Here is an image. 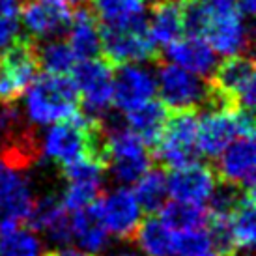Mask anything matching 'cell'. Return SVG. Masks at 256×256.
Returning a JSON list of instances; mask_svg holds the SVG:
<instances>
[{"instance_id": "1", "label": "cell", "mask_w": 256, "mask_h": 256, "mask_svg": "<svg viewBox=\"0 0 256 256\" xmlns=\"http://www.w3.org/2000/svg\"><path fill=\"white\" fill-rule=\"evenodd\" d=\"M21 98L22 114L34 128L66 120L80 108L77 86L68 75H36Z\"/></svg>"}, {"instance_id": "2", "label": "cell", "mask_w": 256, "mask_h": 256, "mask_svg": "<svg viewBox=\"0 0 256 256\" xmlns=\"http://www.w3.org/2000/svg\"><path fill=\"white\" fill-rule=\"evenodd\" d=\"M156 82L159 101L168 108V112H196L212 110L214 107V88L210 80L187 72L174 64L156 62Z\"/></svg>"}, {"instance_id": "3", "label": "cell", "mask_w": 256, "mask_h": 256, "mask_svg": "<svg viewBox=\"0 0 256 256\" xmlns=\"http://www.w3.org/2000/svg\"><path fill=\"white\" fill-rule=\"evenodd\" d=\"M238 136H254V118L252 110L247 108H220L208 110L198 118V142L200 156L217 159L220 152Z\"/></svg>"}, {"instance_id": "4", "label": "cell", "mask_w": 256, "mask_h": 256, "mask_svg": "<svg viewBox=\"0 0 256 256\" xmlns=\"http://www.w3.org/2000/svg\"><path fill=\"white\" fill-rule=\"evenodd\" d=\"M38 72L36 42L28 36H17L0 50V101L21 100Z\"/></svg>"}, {"instance_id": "5", "label": "cell", "mask_w": 256, "mask_h": 256, "mask_svg": "<svg viewBox=\"0 0 256 256\" xmlns=\"http://www.w3.org/2000/svg\"><path fill=\"white\" fill-rule=\"evenodd\" d=\"M198 116L196 112H170L154 157L168 168H180L198 161Z\"/></svg>"}, {"instance_id": "6", "label": "cell", "mask_w": 256, "mask_h": 256, "mask_svg": "<svg viewBox=\"0 0 256 256\" xmlns=\"http://www.w3.org/2000/svg\"><path fill=\"white\" fill-rule=\"evenodd\" d=\"M78 90L82 112L100 120L112 108V66L103 56L78 60L70 72Z\"/></svg>"}, {"instance_id": "7", "label": "cell", "mask_w": 256, "mask_h": 256, "mask_svg": "<svg viewBox=\"0 0 256 256\" xmlns=\"http://www.w3.org/2000/svg\"><path fill=\"white\" fill-rule=\"evenodd\" d=\"M208 80L234 108L252 110L256 101V84L254 60L250 54L226 56L224 62L217 64Z\"/></svg>"}, {"instance_id": "8", "label": "cell", "mask_w": 256, "mask_h": 256, "mask_svg": "<svg viewBox=\"0 0 256 256\" xmlns=\"http://www.w3.org/2000/svg\"><path fill=\"white\" fill-rule=\"evenodd\" d=\"M112 68V105L118 110L129 112L146 101L154 100L157 94V82L152 66L128 62Z\"/></svg>"}, {"instance_id": "9", "label": "cell", "mask_w": 256, "mask_h": 256, "mask_svg": "<svg viewBox=\"0 0 256 256\" xmlns=\"http://www.w3.org/2000/svg\"><path fill=\"white\" fill-rule=\"evenodd\" d=\"M34 198L28 172L0 159V226L26 222Z\"/></svg>"}, {"instance_id": "10", "label": "cell", "mask_w": 256, "mask_h": 256, "mask_svg": "<svg viewBox=\"0 0 256 256\" xmlns=\"http://www.w3.org/2000/svg\"><path fill=\"white\" fill-rule=\"evenodd\" d=\"M72 4L68 0H28L21 10V24L34 42L64 38L72 22Z\"/></svg>"}, {"instance_id": "11", "label": "cell", "mask_w": 256, "mask_h": 256, "mask_svg": "<svg viewBox=\"0 0 256 256\" xmlns=\"http://www.w3.org/2000/svg\"><path fill=\"white\" fill-rule=\"evenodd\" d=\"M101 56L110 66L142 62L156 64L159 62V49L150 42L146 32L124 28L101 26Z\"/></svg>"}, {"instance_id": "12", "label": "cell", "mask_w": 256, "mask_h": 256, "mask_svg": "<svg viewBox=\"0 0 256 256\" xmlns=\"http://www.w3.org/2000/svg\"><path fill=\"white\" fill-rule=\"evenodd\" d=\"M26 224L38 234H43L50 245L66 247L72 243V220L56 192H45L34 198Z\"/></svg>"}, {"instance_id": "13", "label": "cell", "mask_w": 256, "mask_h": 256, "mask_svg": "<svg viewBox=\"0 0 256 256\" xmlns=\"http://www.w3.org/2000/svg\"><path fill=\"white\" fill-rule=\"evenodd\" d=\"M98 206L108 232L120 238L122 242H131L142 220V210L133 191H129L128 187H116L98 200Z\"/></svg>"}, {"instance_id": "14", "label": "cell", "mask_w": 256, "mask_h": 256, "mask_svg": "<svg viewBox=\"0 0 256 256\" xmlns=\"http://www.w3.org/2000/svg\"><path fill=\"white\" fill-rule=\"evenodd\" d=\"M204 40L217 54H222V56L250 54L252 32H250L249 22L242 19L234 10H228V12L214 10V17L204 34Z\"/></svg>"}, {"instance_id": "15", "label": "cell", "mask_w": 256, "mask_h": 256, "mask_svg": "<svg viewBox=\"0 0 256 256\" xmlns=\"http://www.w3.org/2000/svg\"><path fill=\"white\" fill-rule=\"evenodd\" d=\"M217 185L215 170L194 161L180 168H172L166 176V189L174 200L204 206Z\"/></svg>"}, {"instance_id": "16", "label": "cell", "mask_w": 256, "mask_h": 256, "mask_svg": "<svg viewBox=\"0 0 256 256\" xmlns=\"http://www.w3.org/2000/svg\"><path fill=\"white\" fill-rule=\"evenodd\" d=\"M254 136H238L220 152L215 164L217 180L242 189H254Z\"/></svg>"}, {"instance_id": "17", "label": "cell", "mask_w": 256, "mask_h": 256, "mask_svg": "<svg viewBox=\"0 0 256 256\" xmlns=\"http://www.w3.org/2000/svg\"><path fill=\"white\" fill-rule=\"evenodd\" d=\"M159 58H164L168 64L180 66L187 72L194 73L198 77L210 78L217 68V52L204 38H180L170 45L159 50Z\"/></svg>"}, {"instance_id": "18", "label": "cell", "mask_w": 256, "mask_h": 256, "mask_svg": "<svg viewBox=\"0 0 256 256\" xmlns=\"http://www.w3.org/2000/svg\"><path fill=\"white\" fill-rule=\"evenodd\" d=\"M68 43L77 62L101 56V24L92 6H77L72 14Z\"/></svg>"}, {"instance_id": "19", "label": "cell", "mask_w": 256, "mask_h": 256, "mask_svg": "<svg viewBox=\"0 0 256 256\" xmlns=\"http://www.w3.org/2000/svg\"><path fill=\"white\" fill-rule=\"evenodd\" d=\"M70 220H72V242L77 243L80 250L98 254L107 249L108 230L101 219L98 200L90 206L73 212V215H70Z\"/></svg>"}, {"instance_id": "20", "label": "cell", "mask_w": 256, "mask_h": 256, "mask_svg": "<svg viewBox=\"0 0 256 256\" xmlns=\"http://www.w3.org/2000/svg\"><path fill=\"white\" fill-rule=\"evenodd\" d=\"M94 12L101 26L146 32L144 0H94Z\"/></svg>"}, {"instance_id": "21", "label": "cell", "mask_w": 256, "mask_h": 256, "mask_svg": "<svg viewBox=\"0 0 256 256\" xmlns=\"http://www.w3.org/2000/svg\"><path fill=\"white\" fill-rule=\"evenodd\" d=\"M168 108L159 100H150L140 107L126 112V126L133 131L150 150H154L163 135L166 120H168Z\"/></svg>"}, {"instance_id": "22", "label": "cell", "mask_w": 256, "mask_h": 256, "mask_svg": "<svg viewBox=\"0 0 256 256\" xmlns=\"http://www.w3.org/2000/svg\"><path fill=\"white\" fill-rule=\"evenodd\" d=\"M184 34L178 2L150 4V15H146V36L156 49H163Z\"/></svg>"}, {"instance_id": "23", "label": "cell", "mask_w": 256, "mask_h": 256, "mask_svg": "<svg viewBox=\"0 0 256 256\" xmlns=\"http://www.w3.org/2000/svg\"><path fill=\"white\" fill-rule=\"evenodd\" d=\"M133 240L146 256H174V230L156 215L140 220Z\"/></svg>"}, {"instance_id": "24", "label": "cell", "mask_w": 256, "mask_h": 256, "mask_svg": "<svg viewBox=\"0 0 256 256\" xmlns=\"http://www.w3.org/2000/svg\"><path fill=\"white\" fill-rule=\"evenodd\" d=\"M230 228L238 252H252L256 242L254 189H245L242 200L238 202V206L230 215Z\"/></svg>"}, {"instance_id": "25", "label": "cell", "mask_w": 256, "mask_h": 256, "mask_svg": "<svg viewBox=\"0 0 256 256\" xmlns=\"http://www.w3.org/2000/svg\"><path fill=\"white\" fill-rule=\"evenodd\" d=\"M38 68L50 75H68L77 64L72 47L64 38H50L36 42Z\"/></svg>"}, {"instance_id": "26", "label": "cell", "mask_w": 256, "mask_h": 256, "mask_svg": "<svg viewBox=\"0 0 256 256\" xmlns=\"http://www.w3.org/2000/svg\"><path fill=\"white\" fill-rule=\"evenodd\" d=\"M133 194L142 212L156 215L166 202V174L163 168H152L144 172L133 184Z\"/></svg>"}, {"instance_id": "27", "label": "cell", "mask_w": 256, "mask_h": 256, "mask_svg": "<svg viewBox=\"0 0 256 256\" xmlns=\"http://www.w3.org/2000/svg\"><path fill=\"white\" fill-rule=\"evenodd\" d=\"M38 232L21 224L0 226V256H43Z\"/></svg>"}, {"instance_id": "28", "label": "cell", "mask_w": 256, "mask_h": 256, "mask_svg": "<svg viewBox=\"0 0 256 256\" xmlns=\"http://www.w3.org/2000/svg\"><path fill=\"white\" fill-rule=\"evenodd\" d=\"M159 219L163 220L166 226L174 232L182 230H192V228H204L208 222V210L198 204H189V202H164L163 208L157 212Z\"/></svg>"}, {"instance_id": "29", "label": "cell", "mask_w": 256, "mask_h": 256, "mask_svg": "<svg viewBox=\"0 0 256 256\" xmlns=\"http://www.w3.org/2000/svg\"><path fill=\"white\" fill-rule=\"evenodd\" d=\"M178 4L185 36L204 38L214 17V8L202 0H180Z\"/></svg>"}, {"instance_id": "30", "label": "cell", "mask_w": 256, "mask_h": 256, "mask_svg": "<svg viewBox=\"0 0 256 256\" xmlns=\"http://www.w3.org/2000/svg\"><path fill=\"white\" fill-rule=\"evenodd\" d=\"M103 182H90V180H68V185L62 191L60 198L66 210L77 212L82 208L90 206L98 200Z\"/></svg>"}, {"instance_id": "31", "label": "cell", "mask_w": 256, "mask_h": 256, "mask_svg": "<svg viewBox=\"0 0 256 256\" xmlns=\"http://www.w3.org/2000/svg\"><path fill=\"white\" fill-rule=\"evenodd\" d=\"M212 249L206 226L174 232V256H200Z\"/></svg>"}, {"instance_id": "32", "label": "cell", "mask_w": 256, "mask_h": 256, "mask_svg": "<svg viewBox=\"0 0 256 256\" xmlns=\"http://www.w3.org/2000/svg\"><path fill=\"white\" fill-rule=\"evenodd\" d=\"M21 32V19H12L0 15V50L8 47Z\"/></svg>"}, {"instance_id": "33", "label": "cell", "mask_w": 256, "mask_h": 256, "mask_svg": "<svg viewBox=\"0 0 256 256\" xmlns=\"http://www.w3.org/2000/svg\"><path fill=\"white\" fill-rule=\"evenodd\" d=\"M234 12L242 19L250 21L256 12V0H234Z\"/></svg>"}, {"instance_id": "34", "label": "cell", "mask_w": 256, "mask_h": 256, "mask_svg": "<svg viewBox=\"0 0 256 256\" xmlns=\"http://www.w3.org/2000/svg\"><path fill=\"white\" fill-rule=\"evenodd\" d=\"M43 256H92L90 252L80 249H68V247H60V249H54L50 252H45Z\"/></svg>"}, {"instance_id": "35", "label": "cell", "mask_w": 256, "mask_h": 256, "mask_svg": "<svg viewBox=\"0 0 256 256\" xmlns=\"http://www.w3.org/2000/svg\"><path fill=\"white\" fill-rule=\"evenodd\" d=\"M110 256H146L140 249L136 247H131V245H122L118 249H114L110 252Z\"/></svg>"}, {"instance_id": "36", "label": "cell", "mask_w": 256, "mask_h": 256, "mask_svg": "<svg viewBox=\"0 0 256 256\" xmlns=\"http://www.w3.org/2000/svg\"><path fill=\"white\" fill-rule=\"evenodd\" d=\"M202 2L210 4L215 12H228V10H234V0H202Z\"/></svg>"}, {"instance_id": "37", "label": "cell", "mask_w": 256, "mask_h": 256, "mask_svg": "<svg viewBox=\"0 0 256 256\" xmlns=\"http://www.w3.org/2000/svg\"><path fill=\"white\" fill-rule=\"evenodd\" d=\"M70 4H75V6H86V4H90L94 0H68Z\"/></svg>"}, {"instance_id": "38", "label": "cell", "mask_w": 256, "mask_h": 256, "mask_svg": "<svg viewBox=\"0 0 256 256\" xmlns=\"http://www.w3.org/2000/svg\"><path fill=\"white\" fill-rule=\"evenodd\" d=\"M150 4H159V2H178V0H148Z\"/></svg>"}, {"instance_id": "39", "label": "cell", "mask_w": 256, "mask_h": 256, "mask_svg": "<svg viewBox=\"0 0 256 256\" xmlns=\"http://www.w3.org/2000/svg\"><path fill=\"white\" fill-rule=\"evenodd\" d=\"M200 256H219V254H217V252H210V250H208V252H204V254H200Z\"/></svg>"}]
</instances>
